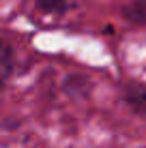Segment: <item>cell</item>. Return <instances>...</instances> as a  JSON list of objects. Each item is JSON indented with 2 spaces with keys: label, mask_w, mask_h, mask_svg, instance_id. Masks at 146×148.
I'll list each match as a JSON object with an SVG mask.
<instances>
[{
  "label": "cell",
  "mask_w": 146,
  "mask_h": 148,
  "mask_svg": "<svg viewBox=\"0 0 146 148\" xmlns=\"http://www.w3.org/2000/svg\"><path fill=\"white\" fill-rule=\"evenodd\" d=\"M37 4L47 13H62L67 9V0H37Z\"/></svg>",
  "instance_id": "6da1fadb"
},
{
  "label": "cell",
  "mask_w": 146,
  "mask_h": 148,
  "mask_svg": "<svg viewBox=\"0 0 146 148\" xmlns=\"http://www.w3.org/2000/svg\"><path fill=\"white\" fill-rule=\"evenodd\" d=\"M9 73H11V47L4 45L2 47V77L7 79Z\"/></svg>",
  "instance_id": "7a4b0ae2"
}]
</instances>
